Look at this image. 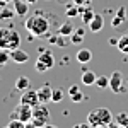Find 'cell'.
Returning <instances> with one entry per match:
<instances>
[{"label": "cell", "mask_w": 128, "mask_h": 128, "mask_svg": "<svg viewBox=\"0 0 128 128\" xmlns=\"http://www.w3.org/2000/svg\"><path fill=\"white\" fill-rule=\"evenodd\" d=\"M28 2H29V4H36L38 0H28Z\"/></svg>", "instance_id": "cell-37"}, {"label": "cell", "mask_w": 128, "mask_h": 128, "mask_svg": "<svg viewBox=\"0 0 128 128\" xmlns=\"http://www.w3.org/2000/svg\"><path fill=\"white\" fill-rule=\"evenodd\" d=\"M9 128H26V123L24 121H20V120H14V118H10L9 121V125H7Z\"/></svg>", "instance_id": "cell-27"}, {"label": "cell", "mask_w": 128, "mask_h": 128, "mask_svg": "<svg viewBox=\"0 0 128 128\" xmlns=\"http://www.w3.org/2000/svg\"><path fill=\"white\" fill-rule=\"evenodd\" d=\"M113 121V113L108 108H98L92 109L87 116V123L90 126H98V125H109Z\"/></svg>", "instance_id": "cell-3"}, {"label": "cell", "mask_w": 128, "mask_h": 128, "mask_svg": "<svg viewBox=\"0 0 128 128\" xmlns=\"http://www.w3.org/2000/svg\"><path fill=\"white\" fill-rule=\"evenodd\" d=\"M111 26H113V29H123L125 26H128V17H126V9L125 7L116 9V14L111 20Z\"/></svg>", "instance_id": "cell-6"}, {"label": "cell", "mask_w": 128, "mask_h": 128, "mask_svg": "<svg viewBox=\"0 0 128 128\" xmlns=\"http://www.w3.org/2000/svg\"><path fill=\"white\" fill-rule=\"evenodd\" d=\"M75 92H79V87H77V86H72V87L68 89V94L72 96V94H75Z\"/></svg>", "instance_id": "cell-32"}, {"label": "cell", "mask_w": 128, "mask_h": 128, "mask_svg": "<svg viewBox=\"0 0 128 128\" xmlns=\"http://www.w3.org/2000/svg\"><path fill=\"white\" fill-rule=\"evenodd\" d=\"M51 96H53V89L50 87L48 84H44L38 89V98H40V102H43V104L51 102Z\"/></svg>", "instance_id": "cell-9"}, {"label": "cell", "mask_w": 128, "mask_h": 128, "mask_svg": "<svg viewBox=\"0 0 128 128\" xmlns=\"http://www.w3.org/2000/svg\"><path fill=\"white\" fill-rule=\"evenodd\" d=\"M96 86L99 89H108L109 87V77L108 75H99L96 79Z\"/></svg>", "instance_id": "cell-22"}, {"label": "cell", "mask_w": 128, "mask_h": 128, "mask_svg": "<svg viewBox=\"0 0 128 128\" xmlns=\"http://www.w3.org/2000/svg\"><path fill=\"white\" fill-rule=\"evenodd\" d=\"M14 16H16V10L14 9H9V7H2V9H0V22L10 20Z\"/></svg>", "instance_id": "cell-19"}, {"label": "cell", "mask_w": 128, "mask_h": 128, "mask_svg": "<svg viewBox=\"0 0 128 128\" xmlns=\"http://www.w3.org/2000/svg\"><path fill=\"white\" fill-rule=\"evenodd\" d=\"M9 60H10V51H7V50H0V67L7 65Z\"/></svg>", "instance_id": "cell-24"}, {"label": "cell", "mask_w": 128, "mask_h": 128, "mask_svg": "<svg viewBox=\"0 0 128 128\" xmlns=\"http://www.w3.org/2000/svg\"><path fill=\"white\" fill-rule=\"evenodd\" d=\"M26 128H38V126H36L32 121H28V123H26Z\"/></svg>", "instance_id": "cell-34"}, {"label": "cell", "mask_w": 128, "mask_h": 128, "mask_svg": "<svg viewBox=\"0 0 128 128\" xmlns=\"http://www.w3.org/2000/svg\"><path fill=\"white\" fill-rule=\"evenodd\" d=\"M82 41H84V34H79L77 31H74L72 36H70V43L72 44H80Z\"/></svg>", "instance_id": "cell-25"}, {"label": "cell", "mask_w": 128, "mask_h": 128, "mask_svg": "<svg viewBox=\"0 0 128 128\" xmlns=\"http://www.w3.org/2000/svg\"><path fill=\"white\" fill-rule=\"evenodd\" d=\"M118 50L121 51V53H125V55H128V32H125L123 36H120L118 38Z\"/></svg>", "instance_id": "cell-18"}, {"label": "cell", "mask_w": 128, "mask_h": 128, "mask_svg": "<svg viewBox=\"0 0 128 128\" xmlns=\"http://www.w3.org/2000/svg\"><path fill=\"white\" fill-rule=\"evenodd\" d=\"M94 16H96V14H94V10L90 9V5H87V7H86V10L80 14V17H82V22H86V24H89L90 20L94 19Z\"/></svg>", "instance_id": "cell-20"}, {"label": "cell", "mask_w": 128, "mask_h": 128, "mask_svg": "<svg viewBox=\"0 0 128 128\" xmlns=\"http://www.w3.org/2000/svg\"><path fill=\"white\" fill-rule=\"evenodd\" d=\"M34 67H36V70H38L40 74H43V72H46V70H50L48 67H46V65L43 63V62H40V60H36V65H34Z\"/></svg>", "instance_id": "cell-28"}, {"label": "cell", "mask_w": 128, "mask_h": 128, "mask_svg": "<svg viewBox=\"0 0 128 128\" xmlns=\"http://www.w3.org/2000/svg\"><path fill=\"white\" fill-rule=\"evenodd\" d=\"M65 14H67V17H77V16H80L79 14V5H68L67 7V10H65Z\"/></svg>", "instance_id": "cell-23"}, {"label": "cell", "mask_w": 128, "mask_h": 128, "mask_svg": "<svg viewBox=\"0 0 128 128\" xmlns=\"http://www.w3.org/2000/svg\"><path fill=\"white\" fill-rule=\"evenodd\" d=\"M38 60L43 62L48 68H53V67H55V58H53V53H51L50 50H40V53H38Z\"/></svg>", "instance_id": "cell-10"}, {"label": "cell", "mask_w": 128, "mask_h": 128, "mask_svg": "<svg viewBox=\"0 0 128 128\" xmlns=\"http://www.w3.org/2000/svg\"><path fill=\"white\" fill-rule=\"evenodd\" d=\"M9 2H14V0H0V7H7Z\"/></svg>", "instance_id": "cell-33"}, {"label": "cell", "mask_w": 128, "mask_h": 128, "mask_svg": "<svg viewBox=\"0 0 128 128\" xmlns=\"http://www.w3.org/2000/svg\"><path fill=\"white\" fill-rule=\"evenodd\" d=\"M10 60H14L16 63H26V62L29 60V55H28L24 50L16 48V50L10 51Z\"/></svg>", "instance_id": "cell-12"}, {"label": "cell", "mask_w": 128, "mask_h": 128, "mask_svg": "<svg viewBox=\"0 0 128 128\" xmlns=\"http://www.w3.org/2000/svg\"><path fill=\"white\" fill-rule=\"evenodd\" d=\"M70 99H72V102H80V101H82V99H84V94H82V92H75V94H72V96H70Z\"/></svg>", "instance_id": "cell-29"}, {"label": "cell", "mask_w": 128, "mask_h": 128, "mask_svg": "<svg viewBox=\"0 0 128 128\" xmlns=\"http://www.w3.org/2000/svg\"><path fill=\"white\" fill-rule=\"evenodd\" d=\"M75 58L79 63H89L90 60H92V53H90V50L87 48H82L77 51V55H75Z\"/></svg>", "instance_id": "cell-15"}, {"label": "cell", "mask_w": 128, "mask_h": 128, "mask_svg": "<svg viewBox=\"0 0 128 128\" xmlns=\"http://www.w3.org/2000/svg\"><path fill=\"white\" fill-rule=\"evenodd\" d=\"M74 128H92V126H90L89 123H77Z\"/></svg>", "instance_id": "cell-31"}, {"label": "cell", "mask_w": 128, "mask_h": 128, "mask_svg": "<svg viewBox=\"0 0 128 128\" xmlns=\"http://www.w3.org/2000/svg\"><path fill=\"white\" fill-rule=\"evenodd\" d=\"M96 79H98V75H96L94 72H90V70H84V72H82V84H84V86H92V84H96Z\"/></svg>", "instance_id": "cell-16"}, {"label": "cell", "mask_w": 128, "mask_h": 128, "mask_svg": "<svg viewBox=\"0 0 128 128\" xmlns=\"http://www.w3.org/2000/svg\"><path fill=\"white\" fill-rule=\"evenodd\" d=\"M63 99V90L62 89H53V96H51V102H60Z\"/></svg>", "instance_id": "cell-26"}, {"label": "cell", "mask_w": 128, "mask_h": 128, "mask_svg": "<svg viewBox=\"0 0 128 128\" xmlns=\"http://www.w3.org/2000/svg\"><path fill=\"white\" fill-rule=\"evenodd\" d=\"M14 87H16V90H26V89L31 87V80L29 77H26V75H20V77H17L16 79V84H14Z\"/></svg>", "instance_id": "cell-14"}, {"label": "cell", "mask_w": 128, "mask_h": 128, "mask_svg": "<svg viewBox=\"0 0 128 128\" xmlns=\"http://www.w3.org/2000/svg\"><path fill=\"white\" fill-rule=\"evenodd\" d=\"M74 31H75V28H74V24H72V22H63V24H62V26L58 28V34L70 38Z\"/></svg>", "instance_id": "cell-17"}, {"label": "cell", "mask_w": 128, "mask_h": 128, "mask_svg": "<svg viewBox=\"0 0 128 128\" xmlns=\"http://www.w3.org/2000/svg\"><path fill=\"white\" fill-rule=\"evenodd\" d=\"M60 2H65V0H60Z\"/></svg>", "instance_id": "cell-38"}, {"label": "cell", "mask_w": 128, "mask_h": 128, "mask_svg": "<svg viewBox=\"0 0 128 128\" xmlns=\"http://www.w3.org/2000/svg\"><path fill=\"white\" fill-rule=\"evenodd\" d=\"M87 26H89V29L92 31V32H99V31L104 28V19H102L101 16H98V14H96V16H94V19L90 20Z\"/></svg>", "instance_id": "cell-13"}, {"label": "cell", "mask_w": 128, "mask_h": 128, "mask_svg": "<svg viewBox=\"0 0 128 128\" xmlns=\"http://www.w3.org/2000/svg\"><path fill=\"white\" fill-rule=\"evenodd\" d=\"M31 121H32L38 128L43 126V125H46V123L50 121V111L43 102L36 104V106L32 108V120H31Z\"/></svg>", "instance_id": "cell-4"}, {"label": "cell", "mask_w": 128, "mask_h": 128, "mask_svg": "<svg viewBox=\"0 0 128 128\" xmlns=\"http://www.w3.org/2000/svg\"><path fill=\"white\" fill-rule=\"evenodd\" d=\"M90 2H92V0H74V4H75V5H86V7L90 5Z\"/></svg>", "instance_id": "cell-30"}, {"label": "cell", "mask_w": 128, "mask_h": 128, "mask_svg": "<svg viewBox=\"0 0 128 128\" xmlns=\"http://www.w3.org/2000/svg\"><path fill=\"white\" fill-rule=\"evenodd\" d=\"M20 102L22 104H28L31 108H34L36 104H40V98H38V90H32V89H26V90H22V94H20Z\"/></svg>", "instance_id": "cell-8"}, {"label": "cell", "mask_w": 128, "mask_h": 128, "mask_svg": "<svg viewBox=\"0 0 128 128\" xmlns=\"http://www.w3.org/2000/svg\"><path fill=\"white\" fill-rule=\"evenodd\" d=\"M109 43H111V44H118V40H113V38H111V40H109Z\"/></svg>", "instance_id": "cell-35"}, {"label": "cell", "mask_w": 128, "mask_h": 128, "mask_svg": "<svg viewBox=\"0 0 128 128\" xmlns=\"http://www.w3.org/2000/svg\"><path fill=\"white\" fill-rule=\"evenodd\" d=\"M20 44V34L12 28H0V50H12L19 48Z\"/></svg>", "instance_id": "cell-2"}, {"label": "cell", "mask_w": 128, "mask_h": 128, "mask_svg": "<svg viewBox=\"0 0 128 128\" xmlns=\"http://www.w3.org/2000/svg\"><path fill=\"white\" fill-rule=\"evenodd\" d=\"M116 123L123 128H128V113H125V111L118 113L116 114Z\"/></svg>", "instance_id": "cell-21"}, {"label": "cell", "mask_w": 128, "mask_h": 128, "mask_svg": "<svg viewBox=\"0 0 128 128\" xmlns=\"http://www.w3.org/2000/svg\"><path fill=\"white\" fill-rule=\"evenodd\" d=\"M24 28L29 31V34L36 36V38H50V20L43 14H34V16L28 17L24 22Z\"/></svg>", "instance_id": "cell-1"}, {"label": "cell", "mask_w": 128, "mask_h": 128, "mask_svg": "<svg viewBox=\"0 0 128 128\" xmlns=\"http://www.w3.org/2000/svg\"><path fill=\"white\" fill-rule=\"evenodd\" d=\"M109 89L114 92V94H120V92H126L125 87H123V74L121 72H113V75H109Z\"/></svg>", "instance_id": "cell-7"}, {"label": "cell", "mask_w": 128, "mask_h": 128, "mask_svg": "<svg viewBox=\"0 0 128 128\" xmlns=\"http://www.w3.org/2000/svg\"><path fill=\"white\" fill-rule=\"evenodd\" d=\"M10 118L14 120H20V121H24V123H28L32 120V108L28 106V104H17L16 108L12 109V113H10Z\"/></svg>", "instance_id": "cell-5"}, {"label": "cell", "mask_w": 128, "mask_h": 128, "mask_svg": "<svg viewBox=\"0 0 128 128\" xmlns=\"http://www.w3.org/2000/svg\"><path fill=\"white\" fill-rule=\"evenodd\" d=\"M14 10L20 17L28 16V12H29V2L28 0H14Z\"/></svg>", "instance_id": "cell-11"}, {"label": "cell", "mask_w": 128, "mask_h": 128, "mask_svg": "<svg viewBox=\"0 0 128 128\" xmlns=\"http://www.w3.org/2000/svg\"><path fill=\"white\" fill-rule=\"evenodd\" d=\"M94 128H109L108 125H98V126H94Z\"/></svg>", "instance_id": "cell-36"}, {"label": "cell", "mask_w": 128, "mask_h": 128, "mask_svg": "<svg viewBox=\"0 0 128 128\" xmlns=\"http://www.w3.org/2000/svg\"><path fill=\"white\" fill-rule=\"evenodd\" d=\"M5 128H9V126H5Z\"/></svg>", "instance_id": "cell-39"}]
</instances>
